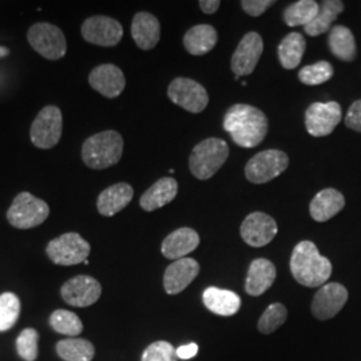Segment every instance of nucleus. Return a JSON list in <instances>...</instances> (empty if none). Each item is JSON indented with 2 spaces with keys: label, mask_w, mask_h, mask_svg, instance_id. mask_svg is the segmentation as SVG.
Returning <instances> with one entry per match:
<instances>
[{
  "label": "nucleus",
  "mask_w": 361,
  "mask_h": 361,
  "mask_svg": "<svg viewBox=\"0 0 361 361\" xmlns=\"http://www.w3.org/2000/svg\"><path fill=\"white\" fill-rule=\"evenodd\" d=\"M123 154V138L116 130L89 137L82 145V161L87 168L104 170L116 165Z\"/></svg>",
  "instance_id": "3"
},
{
  "label": "nucleus",
  "mask_w": 361,
  "mask_h": 361,
  "mask_svg": "<svg viewBox=\"0 0 361 361\" xmlns=\"http://www.w3.org/2000/svg\"><path fill=\"white\" fill-rule=\"evenodd\" d=\"M277 234V224L271 216L255 212L241 225V237L247 245L262 247L273 241Z\"/></svg>",
  "instance_id": "16"
},
{
  "label": "nucleus",
  "mask_w": 361,
  "mask_h": 361,
  "mask_svg": "<svg viewBox=\"0 0 361 361\" xmlns=\"http://www.w3.org/2000/svg\"><path fill=\"white\" fill-rule=\"evenodd\" d=\"M200 245V235L190 228H180L164 240L161 252L169 259H180L194 252Z\"/></svg>",
  "instance_id": "19"
},
{
  "label": "nucleus",
  "mask_w": 361,
  "mask_h": 361,
  "mask_svg": "<svg viewBox=\"0 0 361 361\" xmlns=\"http://www.w3.org/2000/svg\"><path fill=\"white\" fill-rule=\"evenodd\" d=\"M59 357L65 361H91L95 356V348L85 338H66L56 344Z\"/></svg>",
  "instance_id": "30"
},
{
  "label": "nucleus",
  "mask_w": 361,
  "mask_h": 361,
  "mask_svg": "<svg viewBox=\"0 0 361 361\" xmlns=\"http://www.w3.org/2000/svg\"><path fill=\"white\" fill-rule=\"evenodd\" d=\"M202 301L207 310L224 317H231L241 308V298L237 293L228 289H219L216 286L205 289Z\"/></svg>",
  "instance_id": "25"
},
{
  "label": "nucleus",
  "mask_w": 361,
  "mask_h": 361,
  "mask_svg": "<svg viewBox=\"0 0 361 361\" xmlns=\"http://www.w3.org/2000/svg\"><path fill=\"white\" fill-rule=\"evenodd\" d=\"M290 271L298 284L307 288H317L329 280L332 264L328 258L320 255L317 246L312 241H301L293 249Z\"/></svg>",
  "instance_id": "2"
},
{
  "label": "nucleus",
  "mask_w": 361,
  "mask_h": 361,
  "mask_svg": "<svg viewBox=\"0 0 361 361\" xmlns=\"http://www.w3.org/2000/svg\"><path fill=\"white\" fill-rule=\"evenodd\" d=\"M80 32L86 42L101 47H114L123 38L122 25L104 15L87 18L80 27Z\"/></svg>",
  "instance_id": "11"
},
{
  "label": "nucleus",
  "mask_w": 361,
  "mask_h": 361,
  "mask_svg": "<svg viewBox=\"0 0 361 361\" xmlns=\"http://www.w3.org/2000/svg\"><path fill=\"white\" fill-rule=\"evenodd\" d=\"M10 54V51L6 49V47H0V58L1 56H7Z\"/></svg>",
  "instance_id": "42"
},
{
  "label": "nucleus",
  "mask_w": 361,
  "mask_h": 361,
  "mask_svg": "<svg viewBox=\"0 0 361 361\" xmlns=\"http://www.w3.org/2000/svg\"><path fill=\"white\" fill-rule=\"evenodd\" d=\"M345 207V198L336 189H324L310 202L312 219L317 222H326L335 217Z\"/></svg>",
  "instance_id": "24"
},
{
  "label": "nucleus",
  "mask_w": 361,
  "mask_h": 361,
  "mask_svg": "<svg viewBox=\"0 0 361 361\" xmlns=\"http://www.w3.org/2000/svg\"><path fill=\"white\" fill-rule=\"evenodd\" d=\"M320 6L314 0H298L286 7L284 22L289 27L307 26L317 16Z\"/></svg>",
  "instance_id": "31"
},
{
  "label": "nucleus",
  "mask_w": 361,
  "mask_h": 361,
  "mask_svg": "<svg viewBox=\"0 0 361 361\" xmlns=\"http://www.w3.org/2000/svg\"><path fill=\"white\" fill-rule=\"evenodd\" d=\"M198 4H200V8L204 13H207V15H212V13L219 11L221 1H219V0H201Z\"/></svg>",
  "instance_id": "41"
},
{
  "label": "nucleus",
  "mask_w": 361,
  "mask_h": 361,
  "mask_svg": "<svg viewBox=\"0 0 361 361\" xmlns=\"http://www.w3.org/2000/svg\"><path fill=\"white\" fill-rule=\"evenodd\" d=\"M62 111L59 107L50 104L43 107L38 116H35L30 129V138L35 147L49 150L59 143L62 138Z\"/></svg>",
  "instance_id": "6"
},
{
  "label": "nucleus",
  "mask_w": 361,
  "mask_h": 361,
  "mask_svg": "<svg viewBox=\"0 0 361 361\" xmlns=\"http://www.w3.org/2000/svg\"><path fill=\"white\" fill-rule=\"evenodd\" d=\"M198 353V345L195 343H190L186 345H180L177 348V357L178 360H189Z\"/></svg>",
  "instance_id": "40"
},
{
  "label": "nucleus",
  "mask_w": 361,
  "mask_h": 361,
  "mask_svg": "<svg viewBox=\"0 0 361 361\" xmlns=\"http://www.w3.org/2000/svg\"><path fill=\"white\" fill-rule=\"evenodd\" d=\"M288 319V310L283 304L274 302L271 304L258 320V331L264 335H271L277 331Z\"/></svg>",
  "instance_id": "35"
},
{
  "label": "nucleus",
  "mask_w": 361,
  "mask_h": 361,
  "mask_svg": "<svg viewBox=\"0 0 361 361\" xmlns=\"http://www.w3.org/2000/svg\"><path fill=\"white\" fill-rule=\"evenodd\" d=\"M134 197V190L126 182H119L109 186L99 194L97 200V209L104 217L116 216L129 205Z\"/></svg>",
  "instance_id": "22"
},
{
  "label": "nucleus",
  "mask_w": 361,
  "mask_h": 361,
  "mask_svg": "<svg viewBox=\"0 0 361 361\" xmlns=\"http://www.w3.org/2000/svg\"><path fill=\"white\" fill-rule=\"evenodd\" d=\"M344 11V3L340 0H325L320 6V11L317 16L304 27L305 32L310 37H319L326 31L332 30L337 16Z\"/></svg>",
  "instance_id": "27"
},
{
  "label": "nucleus",
  "mask_w": 361,
  "mask_h": 361,
  "mask_svg": "<svg viewBox=\"0 0 361 361\" xmlns=\"http://www.w3.org/2000/svg\"><path fill=\"white\" fill-rule=\"evenodd\" d=\"M289 165V158L281 150H265L249 159L245 166L246 180L252 183H267L283 174Z\"/></svg>",
  "instance_id": "9"
},
{
  "label": "nucleus",
  "mask_w": 361,
  "mask_h": 361,
  "mask_svg": "<svg viewBox=\"0 0 361 361\" xmlns=\"http://www.w3.org/2000/svg\"><path fill=\"white\" fill-rule=\"evenodd\" d=\"M305 49L307 42L298 32H290L283 39V42L279 46V58L285 70H293L300 65Z\"/></svg>",
  "instance_id": "29"
},
{
  "label": "nucleus",
  "mask_w": 361,
  "mask_h": 361,
  "mask_svg": "<svg viewBox=\"0 0 361 361\" xmlns=\"http://www.w3.org/2000/svg\"><path fill=\"white\" fill-rule=\"evenodd\" d=\"M141 361H178L177 349L169 341H155L145 349Z\"/></svg>",
  "instance_id": "37"
},
{
  "label": "nucleus",
  "mask_w": 361,
  "mask_h": 361,
  "mask_svg": "<svg viewBox=\"0 0 361 361\" xmlns=\"http://www.w3.org/2000/svg\"><path fill=\"white\" fill-rule=\"evenodd\" d=\"M264 51V42L257 32H247L238 43L232 56V70L235 80L240 77L250 75Z\"/></svg>",
  "instance_id": "15"
},
{
  "label": "nucleus",
  "mask_w": 361,
  "mask_h": 361,
  "mask_svg": "<svg viewBox=\"0 0 361 361\" xmlns=\"http://www.w3.org/2000/svg\"><path fill=\"white\" fill-rule=\"evenodd\" d=\"M178 193V183L171 177H164L152 185L140 200L145 212H154L170 204Z\"/></svg>",
  "instance_id": "23"
},
{
  "label": "nucleus",
  "mask_w": 361,
  "mask_h": 361,
  "mask_svg": "<svg viewBox=\"0 0 361 361\" xmlns=\"http://www.w3.org/2000/svg\"><path fill=\"white\" fill-rule=\"evenodd\" d=\"M343 118L337 102H316L305 111V128L312 137H326L337 128Z\"/></svg>",
  "instance_id": "12"
},
{
  "label": "nucleus",
  "mask_w": 361,
  "mask_h": 361,
  "mask_svg": "<svg viewBox=\"0 0 361 361\" xmlns=\"http://www.w3.org/2000/svg\"><path fill=\"white\" fill-rule=\"evenodd\" d=\"M345 126L361 133V99L353 102L345 116Z\"/></svg>",
  "instance_id": "39"
},
{
  "label": "nucleus",
  "mask_w": 361,
  "mask_h": 361,
  "mask_svg": "<svg viewBox=\"0 0 361 361\" xmlns=\"http://www.w3.org/2000/svg\"><path fill=\"white\" fill-rule=\"evenodd\" d=\"M277 276L274 264L267 258L255 259L247 271L245 290L250 296H261L271 288Z\"/></svg>",
  "instance_id": "20"
},
{
  "label": "nucleus",
  "mask_w": 361,
  "mask_h": 361,
  "mask_svg": "<svg viewBox=\"0 0 361 361\" xmlns=\"http://www.w3.org/2000/svg\"><path fill=\"white\" fill-rule=\"evenodd\" d=\"M219 42L216 28L210 25H198L188 30L183 37V46L192 55H205L212 51Z\"/></svg>",
  "instance_id": "26"
},
{
  "label": "nucleus",
  "mask_w": 361,
  "mask_h": 361,
  "mask_svg": "<svg viewBox=\"0 0 361 361\" xmlns=\"http://www.w3.org/2000/svg\"><path fill=\"white\" fill-rule=\"evenodd\" d=\"M61 295L68 305L86 308L99 300L102 295V285L91 276L79 274L66 281L61 289Z\"/></svg>",
  "instance_id": "13"
},
{
  "label": "nucleus",
  "mask_w": 361,
  "mask_h": 361,
  "mask_svg": "<svg viewBox=\"0 0 361 361\" xmlns=\"http://www.w3.org/2000/svg\"><path fill=\"white\" fill-rule=\"evenodd\" d=\"M50 216L47 202L28 192H22L13 198L7 210V219L16 229H31L42 225Z\"/></svg>",
  "instance_id": "5"
},
{
  "label": "nucleus",
  "mask_w": 361,
  "mask_h": 361,
  "mask_svg": "<svg viewBox=\"0 0 361 361\" xmlns=\"http://www.w3.org/2000/svg\"><path fill=\"white\" fill-rule=\"evenodd\" d=\"M348 301V290L344 285L338 283H329L319 289L312 301V314L317 320L334 319Z\"/></svg>",
  "instance_id": "14"
},
{
  "label": "nucleus",
  "mask_w": 361,
  "mask_h": 361,
  "mask_svg": "<svg viewBox=\"0 0 361 361\" xmlns=\"http://www.w3.org/2000/svg\"><path fill=\"white\" fill-rule=\"evenodd\" d=\"M229 157V147L219 138H207L198 143L189 158V168L195 178H212Z\"/></svg>",
  "instance_id": "4"
},
{
  "label": "nucleus",
  "mask_w": 361,
  "mask_h": 361,
  "mask_svg": "<svg viewBox=\"0 0 361 361\" xmlns=\"http://www.w3.org/2000/svg\"><path fill=\"white\" fill-rule=\"evenodd\" d=\"M169 99L189 113H202L209 104L205 87L189 78H176L168 89Z\"/></svg>",
  "instance_id": "10"
},
{
  "label": "nucleus",
  "mask_w": 361,
  "mask_h": 361,
  "mask_svg": "<svg viewBox=\"0 0 361 361\" xmlns=\"http://www.w3.org/2000/svg\"><path fill=\"white\" fill-rule=\"evenodd\" d=\"M50 325L55 332L71 337L80 335L83 331V324L80 319L70 310H55L50 316Z\"/></svg>",
  "instance_id": "32"
},
{
  "label": "nucleus",
  "mask_w": 361,
  "mask_h": 361,
  "mask_svg": "<svg viewBox=\"0 0 361 361\" xmlns=\"http://www.w3.org/2000/svg\"><path fill=\"white\" fill-rule=\"evenodd\" d=\"M20 300L15 293L0 295V332L11 329L20 316Z\"/></svg>",
  "instance_id": "33"
},
{
  "label": "nucleus",
  "mask_w": 361,
  "mask_h": 361,
  "mask_svg": "<svg viewBox=\"0 0 361 361\" xmlns=\"http://www.w3.org/2000/svg\"><path fill=\"white\" fill-rule=\"evenodd\" d=\"M91 246L78 233H65L51 240L46 247V253L54 264L62 267L78 265L87 261Z\"/></svg>",
  "instance_id": "7"
},
{
  "label": "nucleus",
  "mask_w": 361,
  "mask_h": 361,
  "mask_svg": "<svg viewBox=\"0 0 361 361\" xmlns=\"http://www.w3.org/2000/svg\"><path fill=\"white\" fill-rule=\"evenodd\" d=\"M224 129L235 145L252 149L262 142L268 134L267 116L255 106L238 104L232 106L224 118Z\"/></svg>",
  "instance_id": "1"
},
{
  "label": "nucleus",
  "mask_w": 361,
  "mask_h": 361,
  "mask_svg": "<svg viewBox=\"0 0 361 361\" xmlns=\"http://www.w3.org/2000/svg\"><path fill=\"white\" fill-rule=\"evenodd\" d=\"M91 87L106 98H116L126 87V79L122 70L116 65L104 63L95 67L89 75Z\"/></svg>",
  "instance_id": "17"
},
{
  "label": "nucleus",
  "mask_w": 361,
  "mask_h": 361,
  "mask_svg": "<svg viewBox=\"0 0 361 361\" xmlns=\"http://www.w3.org/2000/svg\"><path fill=\"white\" fill-rule=\"evenodd\" d=\"M200 273V264L194 258H180L170 264L164 276V288L168 295H178L193 283Z\"/></svg>",
  "instance_id": "18"
},
{
  "label": "nucleus",
  "mask_w": 361,
  "mask_h": 361,
  "mask_svg": "<svg viewBox=\"0 0 361 361\" xmlns=\"http://www.w3.org/2000/svg\"><path fill=\"white\" fill-rule=\"evenodd\" d=\"M274 3L276 1L273 0H243L241 6L247 15L257 18L265 13Z\"/></svg>",
  "instance_id": "38"
},
{
  "label": "nucleus",
  "mask_w": 361,
  "mask_h": 361,
  "mask_svg": "<svg viewBox=\"0 0 361 361\" xmlns=\"http://www.w3.org/2000/svg\"><path fill=\"white\" fill-rule=\"evenodd\" d=\"M334 74H335L334 66L326 61H320L314 65L302 67L298 73V78L304 85L319 86L328 82L331 78L334 77Z\"/></svg>",
  "instance_id": "34"
},
{
  "label": "nucleus",
  "mask_w": 361,
  "mask_h": 361,
  "mask_svg": "<svg viewBox=\"0 0 361 361\" xmlns=\"http://www.w3.org/2000/svg\"><path fill=\"white\" fill-rule=\"evenodd\" d=\"M329 49L340 61L352 62L356 58V40L348 27L336 26L329 32Z\"/></svg>",
  "instance_id": "28"
},
{
  "label": "nucleus",
  "mask_w": 361,
  "mask_h": 361,
  "mask_svg": "<svg viewBox=\"0 0 361 361\" xmlns=\"http://www.w3.org/2000/svg\"><path fill=\"white\" fill-rule=\"evenodd\" d=\"M30 46L49 61H59L67 52L65 34L51 23H35L27 31Z\"/></svg>",
  "instance_id": "8"
},
{
  "label": "nucleus",
  "mask_w": 361,
  "mask_h": 361,
  "mask_svg": "<svg viewBox=\"0 0 361 361\" xmlns=\"http://www.w3.org/2000/svg\"><path fill=\"white\" fill-rule=\"evenodd\" d=\"M38 332L34 328H26L16 338L19 356L26 361H35L38 357Z\"/></svg>",
  "instance_id": "36"
},
{
  "label": "nucleus",
  "mask_w": 361,
  "mask_h": 361,
  "mask_svg": "<svg viewBox=\"0 0 361 361\" xmlns=\"http://www.w3.org/2000/svg\"><path fill=\"white\" fill-rule=\"evenodd\" d=\"M131 37L141 50H153L161 38L159 20L152 13H135L131 23Z\"/></svg>",
  "instance_id": "21"
}]
</instances>
